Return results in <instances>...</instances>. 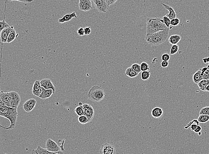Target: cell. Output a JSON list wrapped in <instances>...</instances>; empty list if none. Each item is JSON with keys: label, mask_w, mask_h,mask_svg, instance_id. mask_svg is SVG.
Masks as SVG:
<instances>
[{"label": "cell", "mask_w": 209, "mask_h": 154, "mask_svg": "<svg viewBox=\"0 0 209 154\" xmlns=\"http://www.w3.org/2000/svg\"><path fill=\"white\" fill-rule=\"evenodd\" d=\"M168 29L169 28L164 23L163 18H147L146 35Z\"/></svg>", "instance_id": "cell-1"}, {"label": "cell", "mask_w": 209, "mask_h": 154, "mask_svg": "<svg viewBox=\"0 0 209 154\" xmlns=\"http://www.w3.org/2000/svg\"><path fill=\"white\" fill-rule=\"evenodd\" d=\"M170 29L161 30L156 33L146 35L145 40L147 43L153 46H158L166 41L169 35Z\"/></svg>", "instance_id": "cell-2"}, {"label": "cell", "mask_w": 209, "mask_h": 154, "mask_svg": "<svg viewBox=\"0 0 209 154\" xmlns=\"http://www.w3.org/2000/svg\"><path fill=\"white\" fill-rule=\"evenodd\" d=\"M106 94L104 90L100 86L94 85L93 86L88 93L89 99L96 103L102 101L105 97Z\"/></svg>", "instance_id": "cell-3"}, {"label": "cell", "mask_w": 209, "mask_h": 154, "mask_svg": "<svg viewBox=\"0 0 209 154\" xmlns=\"http://www.w3.org/2000/svg\"><path fill=\"white\" fill-rule=\"evenodd\" d=\"M17 108L9 107L7 119H9L10 123H11V124H10V126L8 128H5L8 130H11L14 128L16 124L17 116H18Z\"/></svg>", "instance_id": "cell-4"}, {"label": "cell", "mask_w": 209, "mask_h": 154, "mask_svg": "<svg viewBox=\"0 0 209 154\" xmlns=\"http://www.w3.org/2000/svg\"><path fill=\"white\" fill-rule=\"evenodd\" d=\"M46 148L48 151L53 152L55 154L62 153L60 147L54 141L51 139H48L47 140L46 143Z\"/></svg>", "instance_id": "cell-5"}, {"label": "cell", "mask_w": 209, "mask_h": 154, "mask_svg": "<svg viewBox=\"0 0 209 154\" xmlns=\"http://www.w3.org/2000/svg\"><path fill=\"white\" fill-rule=\"evenodd\" d=\"M95 7L101 13H106L109 8V6L106 0H93Z\"/></svg>", "instance_id": "cell-6"}, {"label": "cell", "mask_w": 209, "mask_h": 154, "mask_svg": "<svg viewBox=\"0 0 209 154\" xmlns=\"http://www.w3.org/2000/svg\"><path fill=\"white\" fill-rule=\"evenodd\" d=\"M100 154H114L116 153L114 146L109 143L102 144L99 150Z\"/></svg>", "instance_id": "cell-7"}, {"label": "cell", "mask_w": 209, "mask_h": 154, "mask_svg": "<svg viewBox=\"0 0 209 154\" xmlns=\"http://www.w3.org/2000/svg\"><path fill=\"white\" fill-rule=\"evenodd\" d=\"M11 98V106L12 108H17L20 103L21 98L19 94L15 91L9 92Z\"/></svg>", "instance_id": "cell-8"}, {"label": "cell", "mask_w": 209, "mask_h": 154, "mask_svg": "<svg viewBox=\"0 0 209 154\" xmlns=\"http://www.w3.org/2000/svg\"><path fill=\"white\" fill-rule=\"evenodd\" d=\"M84 115L89 119L90 121L92 120L94 115V109L91 105L89 104H83Z\"/></svg>", "instance_id": "cell-9"}, {"label": "cell", "mask_w": 209, "mask_h": 154, "mask_svg": "<svg viewBox=\"0 0 209 154\" xmlns=\"http://www.w3.org/2000/svg\"><path fill=\"white\" fill-rule=\"evenodd\" d=\"M79 9L81 11L87 12L92 9V4L90 0H79Z\"/></svg>", "instance_id": "cell-10"}, {"label": "cell", "mask_w": 209, "mask_h": 154, "mask_svg": "<svg viewBox=\"0 0 209 154\" xmlns=\"http://www.w3.org/2000/svg\"><path fill=\"white\" fill-rule=\"evenodd\" d=\"M36 104H37V101L36 99H28L23 104V109L26 112H31L36 106Z\"/></svg>", "instance_id": "cell-11"}, {"label": "cell", "mask_w": 209, "mask_h": 154, "mask_svg": "<svg viewBox=\"0 0 209 154\" xmlns=\"http://www.w3.org/2000/svg\"><path fill=\"white\" fill-rule=\"evenodd\" d=\"M13 29H14V27L13 26H9L3 29L0 34V42L2 43H7L9 35Z\"/></svg>", "instance_id": "cell-12"}, {"label": "cell", "mask_w": 209, "mask_h": 154, "mask_svg": "<svg viewBox=\"0 0 209 154\" xmlns=\"http://www.w3.org/2000/svg\"><path fill=\"white\" fill-rule=\"evenodd\" d=\"M40 84L41 87H43L44 89H52L53 91V93L54 94L55 93V87L50 79L45 78L41 79L40 81Z\"/></svg>", "instance_id": "cell-13"}, {"label": "cell", "mask_w": 209, "mask_h": 154, "mask_svg": "<svg viewBox=\"0 0 209 154\" xmlns=\"http://www.w3.org/2000/svg\"><path fill=\"white\" fill-rule=\"evenodd\" d=\"M42 87L40 84V81L39 80L35 81L33 88H32V93L35 97H39L42 92Z\"/></svg>", "instance_id": "cell-14"}, {"label": "cell", "mask_w": 209, "mask_h": 154, "mask_svg": "<svg viewBox=\"0 0 209 154\" xmlns=\"http://www.w3.org/2000/svg\"><path fill=\"white\" fill-rule=\"evenodd\" d=\"M0 98L2 102H4L8 107L11 106V98L9 92H0Z\"/></svg>", "instance_id": "cell-15"}, {"label": "cell", "mask_w": 209, "mask_h": 154, "mask_svg": "<svg viewBox=\"0 0 209 154\" xmlns=\"http://www.w3.org/2000/svg\"><path fill=\"white\" fill-rule=\"evenodd\" d=\"M73 18H77L76 12H73L71 13L65 15L61 18L59 19L58 22L59 23H64L71 20Z\"/></svg>", "instance_id": "cell-16"}, {"label": "cell", "mask_w": 209, "mask_h": 154, "mask_svg": "<svg viewBox=\"0 0 209 154\" xmlns=\"http://www.w3.org/2000/svg\"><path fill=\"white\" fill-rule=\"evenodd\" d=\"M9 107L4 103L0 98V116L7 118Z\"/></svg>", "instance_id": "cell-17"}, {"label": "cell", "mask_w": 209, "mask_h": 154, "mask_svg": "<svg viewBox=\"0 0 209 154\" xmlns=\"http://www.w3.org/2000/svg\"><path fill=\"white\" fill-rule=\"evenodd\" d=\"M161 4L163 5V6L166 10L169 11V13L167 14H166L165 16H166L168 17L170 20L176 18V13L175 11V10H174V9H173L172 7L163 3H161Z\"/></svg>", "instance_id": "cell-18"}, {"label": "cell", "mask_w": 209, "mask_h": 154, "mask_svg": "<svg viewBox=\"0 0 209 154\" xmlns=\"http://www.w3.org/2000/svg\"><path fill=\"white\" fill-rule=\"evenodd\" d=\"M42 92L40 95L39 97L41 99H46L49 98L52 96L53 94H54L53 93V91L52 89H44V88L42 87Z\"/></svg>", "instance_id": "cell-19"}, {"label": "cell", "mask_w": 209, "mask_h": 154, "mask_svg": "<svg viewBox=\"0 0 209 154\" xmlns=\"http://www.w3.org/2000/svg\"><path fill=\"white\" fill-rule=\"evenodd\" d=\"M163 111L162 108L155 107L151 111V115L155 119L159 118L163 116Z\"/></svg>", "instance_id": "cell-20"}, {"label": "cell", "mask_w": 209, "mask_h": 154, "mask_svg": "<svg viewBox=\"0 0 209 154\" xmlns=\"http://www.w3.org/2000/svg\"><path fill=\"white\" fill-rule=\"evenodd\" d=\"M32 154H55L53 152H50L48 151L46 148H41V146H39L36 149H34L32 150L31 152Z\"/></svg>", "instance_id": "cell-21"}, {"label": "cell", "mask_w": 209, "mask_h": 154, "mask_svg": "<svg viewBox=\"0 0 209 154\" xmlns=\"http://www.w3.org/2000/svg\"><path fill=\"white\" fill-rule=\"evenodd\" d=\"M182 37L178 35H171L169 38V43L172 45L177 44L181 40Z\"/></svg>", "instance_id": "cell-22"}, {"label": "cell", "mask_w": 209, "mask_h": 154, "mask_svg": "<svg viewBox=\"0 0 209 154\" xmlns=\"http://www.w3.org/2000/svg\"><path fill=\"white\" fill-rule=\"evenodd\" d=\"M199 124V122L198 121V119H194L193 121L190 122L188 124H187L185 127H184L185 129H188L189 128H190L191 131H194L197 127L198 126Z\"/></svg>", "instance_id": "cell-23"}, {"label": "cell", "mask_w": 209, "mask_h": 154, "mask_svg": "<svg viewBox=\"0 0 209 154\" xmlns=\"http://www.w3.org/2000/svg\"><path fill=\"white\" fill-rule=\"evenodd\" d=\"M19 36V34L16 33V31H15L14 29H13L10 33L8 37L7 40V43H10L11 42H13L17 37Z\"/></svg>", "instance_id": "cell-24"}, {"label": "cell", "mask_w": 209, "mask_h": 154, "mask_svg": "<svg viewBox=\"0 0 209 154\" xmlns=\"http://www.w3.org/2000/svg\"><path fill=\"white\" fill-rule=\"evenodd\" d=\"M202 79H203V77L201 75V71L199 70L193 75V81L195 84H197Z\"/></svg>", "instance_id": "cell-25"}, {"label": "cell", "mask_w": 209, "mask_h": 154, "mask_svg": "<svg viewBox=\"0 0 209 154\" xmlns=\"http://www.w3.org/2000/svg\"><path fill=\"white\" fill-rule=\"evenodd\" d=\"M125 74L126 76H128L129 77L132 78L135 77L138 75V73L133 70L131 67H129L126 69V71Z\"/></svg>", "instance_id": "cell-26"}, {"label": "cell", "mask_w": 209, "mask_h": 154, "mask_svg": "<svg viewBox=\"0 0 209 154\" xmlns=\"http://www.w3.org/2000/svg\"><path fill=\"white\" fill-rule=\"evenodd\" d=\"M209 84V80L203 79L197 84L198 87L201 90L205 91L206 86Z\"/></svg>", "instance_id": "cell-27"}, {"label": "cell", "mask_w": 209, "mask_h": 154, "mask_svg": "<svg viewBox=\"0 0 209 154\" xmlns=\"http://www.w3.org/2000/svg\"><path fill=\"white\" fill-rule=\"evenodd\" d=\"M197 119L199 123H205L209 121V116L205 115H199Z\"/></svg>", "instance_id": "cell-28"}, {"label": "cell", "mask_w": 209, "mask_h": 154, "mask_svg": "<svg viewBox=\"0 0 209 154\" xmlns=\"http://www.w3.org/2000/svg\"><path fill=\"white\" fill-rule=\"evenodd\" d=\"M78 120L79 122L82 124H85L91 122L89 119L84 115L78 116Z\"/></svg>", "instance_id": "cell-29"}, {"label": "cell", "mask_w": 209, "mask_h": 154, "mask_svg": "<svg viewBox=\"0 0 209 154\" xmlns=\"http://www.w3.org/2000/svg\"><path fill=\"white\" fill-rule=\"evenodd\" d=\"M74 112L76 115H78V116L84 115V109H83V106L82 105H79L78 107H76L74 109Z\"/></svg>", "instance_id": "cell-30"}, {"label": "cell", "mask_w": 209, "mask_h": 154, "mask_svg": "<svg viewBox=\"0 0 209 154\" xmlns=\"http://www.w3.org/2000/svg\"><path fill=\"white\" fill-rule=\"evenodd\" d=\"M151 72L150 71H143L141 73V78L143 80H147L150 78Z\"/></svg>", "instance_id": "cell-31"}, {"label": "cell", "mask_w": 209, "mask_h": 154, "mask_svg": "<svg viewBox=\"0 0 209 154\" xmlns=\"http://www.w3.org/2000/svg\"><path fill=\"white\" fill-rule=\"evenodd\" d=\"M179 46L177 45H173L170 48V55H173L175 54L178 52L179 49Z\"/></svg>", "instance_id": "cell-32"}, {"label": "cell", "mask_w": 209, "mask_h": 154, "mask_svg": "<svg viewBox=\"0 0 209 154\" xmlns=\"http://www.w3.org/2000/svg\"><path fill=\"white\" fill-rule=\"evenodd\" d=\"M131 68H132L133 70L135 71L137 73H139L141 72V67H140V65L138 64V63H135V64H133L131 66Z\"/></svg>", "instance_id": "cell-33"}, {"label": "cell", "mask_w": 209, "mask_h": 154, "mask_svg": "<svg viewBox=\"0 0 209 154\" xmlns=\"http://www.w3.org/2000/svg\"><path fill=\"white\" fill-rule=\"evenodd\" d=\"M140 67H141V70L142 72L150 70L149 65L146 62H142L140 65Z\"/></svg>", "instance_id": "cell-34"}, {"label": "cell", "mask_w": 209, "mask_h": 154, "mask_svg": "<svg viewBox=\"0 0 209 154\" xmlns=\"http://www.w3.org/2000/svg\"><path fill=\"white\" fill-rule=\"evenodd\" d=\"M199 115H205L209 116V106L202 108L199 111Z\"/></svg>", "instance_id": "cell-35"}, {"label": "cell", "mask_w": 209, "mask_h": 154, "mask_svg": "<svg viewBox=\"0 0 209 154\" xmlns=\"http://www.w3.org/2000/svg\"><path fill=\"white\" fill-rule=\"evenodd\" d=\"M163 21L164 23L165 24L166 27L169 28L171 26V20L168 17H167L166 16H164L163 18Z\"/></svg>", "instance_id": "cell-36"}, {"label": "cell", "mask_w": 209, "mask_h": 154, "mask_svg": "<svg viewBox=\"0 0 209 154\" xmlns=\"http://www.w3.org/2000/svg\"><path fill=\"white\" fill-rule=\"evenodd\" d=\"M9 26V25L5 21V20L2 21H0V34L3 29Z\"/></svg>", "instance_id": "cell-37"}, {"label": "cell", "mask_w": 209, "mask_h": 154, "mask_svg": "<svg viewBox=\"0 0 209 154\" xmlns=\"http://www.w3.org/2000/svg\"><path fill=\"white\" fill-rule=\"evenodd\" d=\"M180 21L178 18H175L171 20V26H177L180 24Z\"/></svg>", "instance_id": "cell-38"}, {"label": "cell", "mask_w": 209, "mask_h": 154, "mask_svg": "<svg viewBox=\"0 0 209 154\" xmlns=\"http://www.w3.org/2000/svg\"><path fill=\"white\" fill-rule=\"evenodd\" d=\"M170 54L168 53H164L163 54L161 57V59L162 61H168L170 60Z\"/></svg>", "instance_id": "cell-39"}, {"label": "cell", "mask_w": 209, "mask_h": 154, "mask_svg": "<svg viewBox=\"0 0 209 154\" xmlns=\"http://www.w3.org/2000/svg\"><path fill=\"white\" fill-rule=\"evenodd\" d=\"M203 79L209 80V70H207L204 72V74L203 76Z\"/></svg>", "instance_id": "cell-40"}, {"label": "cell", "mask_w": 209, "mask_h": 154, "mask_svg": "<svg viewBox=\"0 0 209 154\" xmlns=\"http://www.w3.org/2000/svg\"><path fill=\"white\" fill-rule=\"evenodd\" d=\"M77 33L79 36H82L85 35L84 28L82 27L79 28L77 30Z\"/></svg>", "instance_id": "cell-41"}, {"label": "cell", "mask_w": 209, "mask_h": 154, "mask_svg": "<svg viewBox=\"0 0 209 154\" xmlns=\"http://www.w3.org/2000/svg\"><path fill=\"white\" fill-rule=\"evenodd\" d=\"M84 29L85 35H88L91 34V28L90 27L85 28H84Z\"/></svg>", "instance_id": "cell-42"}, {"label": "cell", "mask_w": 209, "mask_h": 154, "mask_svg": "<svg viewBox=\"0 0 209 154\" xmlns=\"http://www.w3.org/2000/svg\"><path fill=\"white\" fill-rule=\"evenodd\" d=\"M161 67L163 68H166L169 66V62L167 61H162L161 62Z\"/></svg>", "instance_id": "cell-43"}, {"label": "cell", "mask_w": 209, "mask_h": 154, "mask_svg": "<svg viewBox=\"0 0 209 154\" xmlns=\"http://www.w3.org/2000/svg\"><path fill=\"white\" fill-rule=\"evenodd\" d=\"M9 1H20L21 2H24V3H27V2H31L34 1V0H8Z\"/></svg>", "instance_id": "cell-44"}, {"label": "cell", "mask_w": 209, "mask_h": 154, "mask_svg": "<svg viewBox=\"0 0 209 154\" xmlns=\"http://www.w3.org/2000/svg\"><path fill=\"white\" fill-rule=\"evenodd\" d=\"M106 1L109 6L113 5L118 1V0H106Z\"/></svg>", "instance_id": "cell-45"}, {"label": "cell", "mask_w": 209, "mask_h": 154, "mask_svg": "<svg viewBox=\"0 0 209 154\" xmlns=\"http://www.w3.org/2000/svg\"><path fill=\"white\" fill-rule=\"evenodd\" d=\"M201 71V75L203 77V75L204 74V72L205 71L207 70L208 69H207V67H202V68L199 69Z\"/></svg>", "instance_id": "cell-46"}, {"label": "cell", "mask_w": 209, "mask_h": 154, "mask_svg": "<svg viewBox=\"0 0 209 154\" xmlns=\"http://www.w3.org/2000/svg\"><path fill=\"white\" fill-rule=\"evenodd\" d=\"M202 130V127H201V126H199V125H198V126L195 129V130L194 131V132H195V133H198V132L201 131Z\"/></svg>", "instance_id": "cell-47"}, {"label": "cell", "mask_w": 209, "mask_h": 154, "mask_svg": "<svg viewBox=\"0 0 209 154\" xmlns=\"http://www.w3.org/2000/svg\"><path fill=\"white\" fill-rule=\"evenodd\" d=\"M205 91L209 92V84L206 86V88H205Z\"/></svg>", "instance_id": "cell-48"}, {"label": "cell", "mask_w": 209, "mask_h": 154, "mask_svg": "<svg viewBox=\"0 0 209 154\" xmlns=\"http://www.w3.org/2000/svg\"><path fill=\"white\" fill-rule=\"evenodd\" d=\"M203 61L204 63H205V64H206V63H207V59H206V58H204L203 59Z\"/></svg>", "instance_id": "cell-49"}, {"label": "cell", "mask_w": 209, "mask_h": 154, "mask_svg": "<svg viewBox=\"0 0 209 154\" xmlns=\"http://www.w3.org/2000/svg\"><path fill=\"white\" fill-rule=\"evenodd\" d=\"M206 59H207V63H209V57L206 58Z\"/></svg>", "instance_id": "cell-50"}, {"label": "cell", "mask_w": 209, "mask_h": 154, "mask_svg": "<svg viewBox=\"0 0 209 154\" xmlns=\"http://www.w3.org/2000/svg\"><path fill=\"white\" fill-rule=\"evenodd\" d=\"M78 104L79 105H80H80H83V104H82V103H81V102H79V103Z\"/></svg>", "instance_id": "cell-51"}, {"label": "cell", "mask_w": 209, "mask_h": 154, "mask_svg": "<svg viewBox=\"0 0 209 154\" xmlns=\"http://www.w3.org/2000/svg\"><path fill=\"white\" fill-rule=\"evenodd\" d=\"M198 134L199 136H201V135H202V133H201V131H200V132H198Z\"/></svg>", "instance_id": "cell-52"}, {"label": "cell", "mask_w": 209, "mask_h": 154, "mask_svg": "<svg viewBox=\"0 0 209 154\" xmlns=\"http://www.w3.org/2000/svg\"><path fill=\"white\" fill-rule=\"evenodd\" d=\"M207 69H208V70H209V65H208V66H207Z\"/></svg>", "instance_id": "cell-53"}, {"label": "cell", "mask_w": 209, "mask_h": 154, "mask_svg": "<svg viewBox=\"0 0 209 154\" xmlns=\"http://www.w3.org/2000/svg\"><path fill=\"white\" fill-rule=\"evenodd\" d=\"M90 1H93V0H90Z\"/></svg>", "instance_id": "cell-54"}]
</instances>
